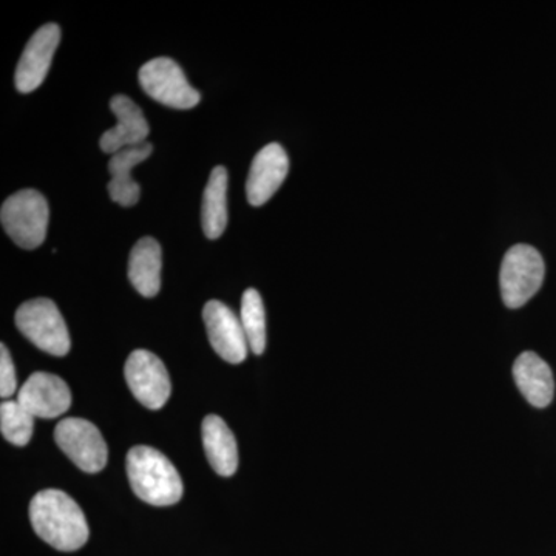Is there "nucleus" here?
<instances>
[{"instance_id":"obj_1","label":"nucleus","mask_w":556,"mask_h":556,"mask_svg":"<svg viewBox=\"0 0 556 556\" xmlns=\"http://www.w3.org/2000/svg\"><path fill=\"white\" fill-rule=\"evenodd\" d=\"M30 521L36 535L61 552L86 546L90 530L78 503L62 490L36 493L30 503Z\"/></svg>"},{"instance_id":"obj_2","label":"nucleus","mask_w":556,"mask_h":556,"mask_svg":"<svg viewBox=\"0 0 556 556\" xmlns=\"http://www.w3.org/2000/svg\"><path fill=\"white\" fill-rule=\"evenodd\" d=\"M127 477L135 495L156 507L174 506L182 497L181 477L163 453L138 445L127 453Z\"/></svg>"},{"instance_id":"obj_3","label":"nucleus","mask_w":556,"mask_h":556,"mask_svg":"<svg viewBox=\"0 0 556 556\" xmlns=\"http://www.w3.org/2000/svg\"><path fill=\"white\" fill-rule=\"evenodd\" d=\"M50 208L46 197L35 189H24L3 201L0 222L11 240L22 249L43 243L49 228Z\"/></svg>"},{"instance_id":"obj_4","label":"nucleus","mask_w":556,"mask_h":556,"mask_svg":"<svg viewBox=\"0 0 556 556\" xmlns=\"http://www.w3.org/2000/svg\"><path fill=\"white\" fill-rule=\"evenodd\" d=\"M546 266L540 252L529 244H515L501 263L500 288L504 305L521 308L543 287Z\"/></svg>"},{"instance_id":"obj_5","label":"nucleus","mask_w":556,"mask_h":556,"mask_svg":"<svg viewBox=\"0 0 556 556\" xmlns=\"http://www.w3.org/2000/svg\"><path fill=\"white\" fill-rule=\"evenodd\" d=\"M16 325L33 345L51 356H65L72 348L64 317L50 299L28 300L21 305L16 311Z\"/></svg>"},{"instance_id":"obj_6","label":"nucleus","mask_w":556,"mask_h":556,"mask_svg":"<svg viewBox=\"0 0 556 556\" xmlns=\"http://www.w3.org/2000/svg\"><path fill=\"white\" fill-rule=\"evenodd\" d=\"M139 84L153 100L166 108L189 110L201 100L181 67L170 58H156L139 70Z\"/></svg>"},{"instance_id":"obj_7","label":"nucleus","mask_w":556,"mask_h":556,"mask_svg":"<svg viewBox=\"0 0 556 556\" xmlns=\"http://www.w3.org/2000/svg\"><path fill=\"white\" fill-rule=\"evenodd\" d=\"M54 441L86 473H98L108 464L109 450L101 431L90 420L67 417L54 430Z\"/></svg>"},{"instance_id":"obj_8","label":"nucleus","mask_w":556,"mask_h":556,"mask_svg":"<svg viewBox=\"0 0 556 556\" xmlns=\"http://www.w3.org/2000/svg\"><path fill=\"white\" fill-rule=\"evenodd\" d=\"M127 386L139 404L150 409H160L170 397L169 372L163 361L146 350H137L126 362Z\"/></svg>"},{"instance_id":"obj_9","label":"nucleus","mask_w":556,"mask_h":556,"mask_svg":"<svg viewBox=\"0 0 556 556\" xmlns=\"http://www.w3.org/2000/svg\"><path fill=\"white\" fill-rule=\"evenodd\" d=\"M203 320L215 353L229 364H241L248 356L249 345L241 320L233 311L218 300H208L204 305Z\"/></svg>"},{"instance_id":"obj_10","label":"nucleus","mask_w":556,"mask_h":556,"mask_svg":"<svg viewBox=\"0 0 556 556\" xmlns=\"http://www.w3.org/2000/svg\"><path fill=\"white\" fill-rule=\"evenodd\" d=\"M60 42L61 28L56 24L43 25L28 40L14 76L16 89L21 93H31L39 89L47 78Z\"/></svg>"},{"instance_id":"obj_11","label":"nucleus","mask_w":556,"mask_h":556,"mask_svg":"<svg viewBox=\"0 0 556 556\" xmlns=\"http://www.w3.org/2000/svg\"><path fill=\"white\" fill-rule=\"evenodd\" d=\"M289 172L287 152L277 142L260 150L251 164L247 181V197L251 206H263L283 185Z\"/></svg>"},{"instance_id":"obj_12","label":"nucleus","mask_w":556,"mask_h":556,"mask_svg":"<svg viewBox=\"0 0 556 556\" xmlns=\"http://www.w3.org/2000/svg\"><path fill=\"white\" fill-rule=\"evenodd\" d=\"M17 402L35 417L54 419L64 415L72 405L67 383L50 372H35L22 386Z\"/></svg>"},{"instance_id":"obj_13","label":"nucleus","mask_w":556,"mask_h":556,"mask_svg":"<svg viewBox=\"0 0 556 556\" xmlns=\"http://www.w3.org/2000/svg\"><path fill=\"white\" fill-rule=\"evenodd\" d=\"M110 109L116 116V126L105 131L101 137V150L109 155H115L119 150L137 148L144 144L149 137V124L142 110L130 98L116 94L110 101Z\"/></svg>"},{"instance_id":"obj_14","label":"nucleus","mask_w":556,"mask_h":556,"mask_svg":"<svg viewBox=\"0 0 556 556\" xmlns=\"http://www.w3.org/2000/svg\"><path fill=\"white\" fill-rule=\"evenodd\" d=\"M514 378L522 396L533 407L546 408L554 401V372L533 351H526L515 361Z\"/></svg>"},{"instance_id":"obj_15","label":"nucleus","mask_w":556,"mask_h":556,"mask_svg":"<svg viewBox=\"0 0 556 556\" xmlns=\"http://www.w3.org/2000/svg\"><path fill=\"white\" fill-rule=\"evenodd\" d=\"M152 152L153 146L150 142H144V144L137 146V148L119 150L110 159L109 172L112 179H110L108 189L110 199L119 206L131 207L138 203L139 197H141V188L131 178V170L139 163L148 160Z\"/></svg>"},{"instance_id":"obj_16","label":"nucleus","mask_w":556,"mask_h":556,"mask_svg":"<svg viewBox=\"0 0 556 556\" xmlns=\"http://www.w3.org/2000/svg\"><path fill=\"white\" fill-rule=\"evenodd\" d=\"M201 431L208 464L219 477H232L239 468V448L232 431L222 417L215 415L204 417Z\"/></svg>"},{"instance_id":"obj_17","label":"nucleus","mask_w":556,"mask_h":556,"mask_svg":"<svg viewBox=\"0 0 556 556\" xmlns=\"http://www.w3.org/2000/svg\"><path fill=\"white\" fill-rule=\"evenodd\" d=\"M163 252L159 241L144 237L135 244L129 258L130 283L142 298H155L161 289Z\"/></svg>"},{"instance_id":"obj_18","label":"nucleus","mask_w":556,"mask_h":556,"mask_svg":"<svg viewBox=\"0 0 556 556\" xmlns=\"http://www.w3.org/2000/svg\"><path fill=\"white\" fill-rule=\"evenodd\" d=\"M228 170L217 166L208 177L201 208V225L207 239L217 240L228 226Z\"/></svg>"},{"instance_id":"obj_19","label":"nucleus","mask_w":556,"mask_h":556,"mask_svg":"<svg viewBox=\"0 0 556 556\" xmlns=\"http://www.w3.org/2000/svg\"><path fill=\"white\" fill-rule=\"evenodd\" d=\"M241 327L247 334L249 350L263 354L266 348V314L257 289L249 288L241 299Z\"/></svg>"},{"instance_id":"obj_20","label":"nucleus","mask_w":556,"mask_h":556,"mask_svg":"<svg viewBox=\"0 0 556 556\" xmlns=\"http://www.w3.org/2000/svg\"><path fill=\"white\" fill-rule=\"evenodd\" d=\"M35 416L20 402L5 401L0 405V431L10 444L24 447L31 441Z\"/></svg>"},{"instance_id":"obj_21","label":"nucleus","mask_w":556,"mask_h":556,"mask_svg":"<svg viewBox=\"0 0 556 556\" xmlns=\"http://www.w3.org/2000/svg\"><path fill=\"white\" fill-rule=\"evenodd\" d=\"M16 388V369H14L13 358L2 343L0 345V396L3 399L13 396Z\"/></svg>"}]
</instances>
